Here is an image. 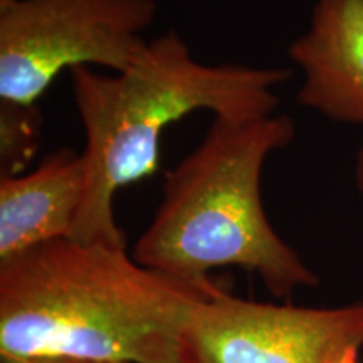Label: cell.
I'll use <instances>...</instances> for the list:
<instances>
[{
  "label": "cell",
  "instance_id": "obj_4",
  "mask_svg": "<svg viewBox=\"0 0 363 363\" xmlns=\"http://www.w3.org/2000/svg\"><path fill=\"white\" fill-rule=\"evenodd\" d=\"M155 0L0 4V101L34 106L61 71L130 69L147 48Z\"/></svg>",
  "mask_w": 363,
  "mask_h": 363
},
{
  "label": "cell",
  "instance_id": "obj_6",
  "mask_svg": "<svg viewBox=\"0 0 363 363\" xmlns=\"http://www.w3.org/2000/svg\"><path fill=\"white\" fill-rule=\"evenodd\" d=\"M288 56L305 74L301 106L363 126V0H316L310 27Z\"/></svg>",
  "mask_w": 363,
  "mask_h": 363
},
{
  "label": "cell",
  "instance_id": "obj_5",
  "mask_svg": "<svg viewBox=\"0 0 363 363\" xmlns=\"http://www.w3.org/2000/svg\"><path fill=\"white\" fill-rule=\"evenodd\" d=\"M182 363H362L363 301L264 303L217 283L182 335Z\"/></svg>",
  "mask_w": 363,
  "mask_h": 363
},
{
  "label": "cell",
  "instance_id": "obj_3",
  "mask_svg": "<svg viewBox=\"0 0 363 363\" xmlns=\"http://www.w3.org/2000/svg\"><path fill=\"white\" fill-rule=\"evenodd\" d=\"M296 135L288 115L214 118L201 143L165 172L162 201L131 256L148 269L202 281L220 267L256 274L267 293L288 299L320 278L267 219L261 177L267 157Z\"/></svg>",
  "mask_w": 363,
  "mask_h": 363
},
{
  "label": "cell",
  "instance_id": "obj_7",
  "mask_svg": "<svg viewBox=\"0 0 363 363\" xmlns=\"http://www.w3.org/2000/svg\"><path fill=\"white\" fill-rule=\"evenodd\" d=\"M86 197L83 153L62 147L38 167L0 177V261L56 239H69Z\"/></svg>",
  "mask_w": 363,
  "mask_h": 363
},
{
  "label": "cell",
  "instance_id": "obj_8",
  "mask_svg": "<svg viewBox=\"0 0 363 363\" xmlns=\"http://www.w3.org/2000/svg\"><path fill=\"white\" fill-rule=\"evenodd\" d=\"M43 125L38 104L0 101V177L24 174L40 148Z\"/></svg>",
  "mask_w": 363,
  "mask_h": 363
},
{
  "label": "cell",
  "instance_id": "obj_2",
  "mask_svg": "<svg viewBox=\"0 0 363 363\" xmlns=\"http://www.w3.org/2000/svg\"><path fill=\"white\" fill-rule=\"evenodd\" d=\"M67 74L86 138V197L69 239L111 247H126L115 195L158 170L163 130L199 110L227 121L274 115V88L291 78L284 67L206 65L177 30L148 40L130 69Z\"/></svg>",
  "mask_w": 363,
  "mask_h": 363
},
{
  "label": "cell",
  "instance_id": "obj_1",
  "mask_svg": "<svg viewBox=\"0 0 363 363\" xmlns=\"http://www.w3.org/2000/svg\"><path fill=\"white\" fill-rule=\"evenodd\" d=\"M217 283L148 269L126 247L56 239L0 261V363H182V335Z\"/></svg>",
  "mask_w": 363,
  "mask_h": 363
},
{
  "label": "cell",
  "instance_id": "obj_10",
  "mask_svg": "<svg viewBox=\"0 0 363 363\" xmlns=\"http://www.w3.org/2000/svg\"><path fill=\"white\" fill-rule=\"evenodd\" d=\"M353 175H355V185L357 189L363 194V148L357 153L355 158V170H353Z\"/></svg>",
  "mask_w": 363,
  "mask_h": 363
},
{
  "label": "cell",
  "instance_id": "obj_11",
  "mask_svg": "<svg viewBox=\"0 0 363 363\" xmlns=\"http://www.w3.org/2000/svg\"><path fill=\"white\" fill-rule=\"evenodd\" d=\"M7 2H16V0H0V4H7Z\"/></svg>",
  "mask_w": 363,
  "mask_h": 363
},
{
  "label": "cell",
  "instance_id": "obj_9",
  "mask_svg": "<svg viewBox=\"0 0 363 363\" xmlns=\"http://www.w3.org/2000/svg\"><path fill=\"white\" fill-rule=\"evenodd\" d=\"M7 363H121V362H89V360H67V358H34V360H13Z\"/></svg>",
  "mask_w": 363,
  "mask_h": 363
}]
</instances>
